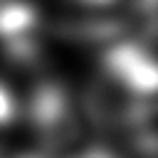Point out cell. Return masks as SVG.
<instances>
[{"mask_svg": "<svg viewBox=\"0 0 158 158\" xmlns=\"http://www.w3.org/2000/svg\"><path fill=\"white\" fill-rule=\"evenodd\" d=\"M17 114H20V106L15 94L7 89V84L0 81V128H10L17 121Z\"/></svg>", "mask_w": 158, "mask_h": 158, "instance_id": "6da1fadb", "label": "cell"}, {"mask_svg": "<svg viewBox=\"0 0 158 158\" xmlns=\"http://www.w3.org/2000/svg\"><path fill=\"white\" fill-rule=\"evenodd\" d=\"M77 2L84 7H109L114 0H77Z\"/></svg>", "mask_w": 158, "mask_h": 158, "instance_id": "7a4b0ae2", "label": "cell"}]
</instances>
